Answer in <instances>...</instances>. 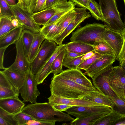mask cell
<instances>
[{
  "instance_id": "6da1fadb",
  "label": "cell",
  "mask_w": 125,
  "mask_h": 125,
  "mask_svg": "<svg viewBox=\"0 0 125 125\" xmlns=\"http://www.w3.org/2000/svg\"><path fill=\"white\" fill-rule=\"evenodd\" d=\"M51 94L68 98L81 99L97 90L86 87L68 79L61 73L53 76L50 85Z\"/></svg>"
},
{
  "instance_id": "7a4b0ae2",
  "label": "cell",
  "mask_w": 125,
  "mask_h": 125,
  "mask_svg": "<svg viewBox=\"0 0 125 125\" xmlns=\"http://www.w3.org/2000/svg\"><path fill=\"white\" fill-rule=\"evenodd\" d=\"M21 112L31 116L35 120L54 122H68L74 119L68 113L55 110L49 102L29 104Z\"/></svg>"
},
{
  "instance_id": "3957f363",
  "label": "cell",
  "mask_w": 125,
  "mask_h": 125,
  "mask_svg": "<svg viewBox=\"0 0 125 125\" xmlns=\"http://www.w3.org/2000/svg\"><path fill=\"white\" fill-rule=\"evenodd\" d=\"M106 28L121 32L125 28L117 7L116 0H98Z\"/></svg>"
},
{
  "instance_id": "277c9868",
  "label": "cell",
  "mask_w": 125,
  "mask_h": 125,
  "mask_svg": "<svg viewBox=\"0 0 125 125\" xmlns=\"http://www.w3.org/2000/svg\"><path fill=\"white\" fill-rule=\"evenodd\" d=\"M106 28L104 24L95 22L87 24L73 32L70 40L71 42H81L93 45L95 42L104 41L103 35Z\"/></svg>"
},
{
  "instance_id": "5b68a950",
  "label": "cell",
  "mask_w": 125,
  "mask_h": 125,
  "mask_svg": "<svg viewBox=\"0 0 125 125\" xmlns=\"http://www.w3.org/2000/svg\"><path fill=\"white\" fill-rule=\"evenodd\" d=\"M58 47L54 41L45 39L41 44L36 56L30 62V68L32 74H36L41 70Z\"/></svg>"
},
{
  "instance_id": "8992f818",
  "label": "cell",
  "mask_w": 125,
  "mask_h": 125,
  "mask_svg": "<svg viewBox=\"0 0 125 125\" xmlns=\"http://www.w3.org/2000/svg\"><path fill=\"white\" fill-rule=\"evenodd\" d=\"M37 85L36 75L32 74L29 67L25 73L23 85L19 90L23 102H29L31 104L36 102L37 97L40 94Z\"/></svg>"
},
{
  "instance_id": "52a82bcc",
  "label": "cell",
  "mask_w": 125,
  "mask_h": 125,
  "mask_svg": "<svg viewBox=\"0 0 125 125\" xmlns=\"http://www.w3.org/2000/svg\"><path fill=\"white\" fill-rule=\"evenodd\" d=\"M108 82L111 89L120 98L125 99L123 92L125 89V73L121 65L112 68L109 76Z\"/></svg>"
},
{
  "instance_id": "ba28073f",
  "label": "cell",
  "mask_w": 125,
  "mask_h": 125,
  "mask_svg": "<svg viewBox=\"0 0 125 125\" xmlns=\"http://www.w3.org/2000/svg\"><path fill=\"white\" fill-rule=\"evenodd\" d=\"M87 9L75 8V15L69 25L61 34L54 37L52 41L58 45H60L64 39L71 33L80 23L86 19L90 17L91 15L87 11Z\"/></svg>"
},
{
  "instance_id": "9c48e42d",
  "label": "cell",
  "mask_w": 125,
  "mask_h": 125,
  "mask_svg": "<svg viewBox=\"0 0 125 125\" xmlns=\"http://www.w3.org/2000/svg\"><path fill=\"white\" fill-rule=\"evenodd\" d=\"M15 17L24 29L37 33L40 32V25L36 23L32 17V14L16 5L10 6Z\"/></svg>"
},
{
  "instance_id": "30bf717a",
  "label": "cell",
  "mask_w": 125,
  "mask_h": 125,
  "mask_svg": "<svg viewBox=\"0 0 125 125\" xmlns=\"http://www.w3.org/2000/svg\"><path fill=\"white\" fill-rule=\"evenodd\" d=\"M111 108L106 106H73L65 112L76 118H84L93 114L107 111H112Z\"/></svg>"
},
{
  "instance_id": "8fae6325",
  "label": "cell",
  "mask_w": 125,
  "mask_h": 125,
  "mask_svg": "<svg viewBox=\"0 0 125 125\" xmlns=\"http://www.w3.org/2000/svg\"><path fill=\"white\" fill-rule=\"evenodd\" d=\"M116 57L115 54L102 55L85 71V73L93 78L100 73L112 67Z\"/></svg>"
},
{
  "instance_id": "7c38bea8",
  "label": "cell",
  "mask_w": 125,
  "mask_h": 125,
  "mask_svg": "<svg viewBox=\"0 0 125 125\" xmlns=\"http://www.w3.org/2000/svg\"><path fill=\"white\" fill-rule=\"evenodd\" d=\"M112 67L100 73L92 78L94 86L101 93L111 98L118 97L111 89L108 82L109 75Z\"/></svg>"
},
{
  "instance_id": "4fadbf2b",
  "label": "cell",
  "mask_w": 125,
  "mask_h": 125,
  "mask_svg": "<svg viewBox=\"0 0 125 125\" xmlns=\"http://www.w3.org/2000/svg\"><path fill=\"white\" fill-rule=\"evenodd\" d=\"M14 44L16 47V57L14 62L9 67L25 73L30 67V63L25 54L21 39L20 38Z\"/></svg>"
},
{
  "instance_id": "5bb4252c",
  "label": "cell",
  "mask_w": 125,
  "mask_h": 125,
  "mask_svg": "<svg viewBox=\"0 0 125 125\" xmlns=\"http://www.w3.org/2000/svg\"><path fill=\"white\" fill-rule=\"evenodd\" d=\"M103 39L112 48L117 57L121 51L123 43L122 33L106 28L103 33Z\"/></svg>"
},
{
  "instance_id": "9a60e30c",
  "label": "cell",
  "mask_w": 125,
  "mask_h": 125,
  "mask_svg": "<svg viewBox=\"0 0 125 125\" xmlns=\"http://www.w3.org/2000/svg\"><path fill=\"white\" fill-rule=\"evenodd\" d=\"M49 103L52 105L56 104H64L72 106H104L83 98H68L51 94L47 98Z\"/></svg>"
},
{
  "instance_id": "2e32d148",
  "label": "cell",
  "mask_w": 125,
  "mask_h": 125,
  "mask_svg": "<svg viewBox=\"0 0 125 125\" xmlns=\"http://www.w3.org/2000/svg\"><path fill=\"white\" fill-rule=\"evenodd\" d=\"M60 73L68 79L84 86L89 88H95L90 80L80 70L68 69L63 70Z\"/></svg>"
},
{
  "instance_id": "e0dca14e",
  "label": "cell",
  "mask_w": 125,
  "mask_h": 125,
  "mask_svg": "<svg viewBox=\"0 0 125 125\" xmlns=\"http://www.w3.org/2000/svg\"><path fill=\"white\" fill-rule=\"evenodd\" d=\"M75 5L74 2L69 0L55 4L45 9L53 8L56 11L51 19L44 25H49L55 22L62 16L74 10Z\"/></svg>"
},
{
  "instance_id": "ac0fdd59",
  "label": "cell",
  "mask_w": 125,
  "mask_h": 125,
  "mask_svg": "<svg viewBox=\"0 0 125 125\" xmlns=\"http://www.w3.org/2000/svg\"><path fill=\"white\" fill-rule=\"evenodd\" d=\"M24 106L18 96L0 99V107L14 115L21 112Z\"/></svg>"
},
{
  "instance_id": "d6986e66",
  "label": "cell",
  "mask_w": 125,
  "mask_h": 125,
  "mask_svg": "<svg viewBox=\"0 0 125 125\" xmlns=\"http://www.w3.org/2000/svg\"><path fill=\"white\" fill-rule=\"evenodd\" d=\"M66 48L65 44L58 46L53 55L44 66L41 70L35 75L38 85L42 83L48 75L52 73V64L58 54Z\"/></svg>"
},
{
  "instance_id": "ffe728a7",
  "label": "cell",
  "mask_w": 125,
  "mask_h": 125,
  "mask_svg": "<svg viewBox=\"0 0 125 125\" xmlns=\"http://www.w3.org/2000/svg\"><path fill=\"white\" fill-rule=\"evenodd\" d=\"M17 89L19 90L23 85L26 73H23L9 67L2 71Z\"/></svg>"
},
{
  "instance_id": "44dd1931",
  "label": "cell",
  "mask_w": 125,
  "mask_h": 125,
  "mask_svg": "<svg viewBox=\"0 0 125 125\" xmlns=\"http://www.w3.org/2000/svg\"><path fill=\"white\" fill-rule=\"evenodd\" d=\"M24 29L22 25L19 26L0 37V48H7L15 43L20 38Z\"/></svg>"
},
{
  "instance_id": "7402d4cb",
  "label": "cell",
  "mask_w": 125,
  "mask_h": 125,
  "mask_svg": "<svg viewBox=\"0 0 125 125\" xmlns=\"http://www.w3.org/2000/svg\"><path fill=\"white\" fill-rule=\"evenodd\" d=\"M83 98L103 105L109 106L111 108L115 104L110 97L101 93L98 90L90 92Z\"/></svg>"
},
{
  "instance_id": "603a6c76",
  "label": "cell",
  "mask_w": 125,
  "mask_h": 125,
  "mask_svg": "<svg viewBox=\"0 0 125 125\" xmlns=\"http://www.w3.org/2000/svg\"><path fill=\"white\" fill-rule=\"evenodd\" d=\"M65 45L67 51L82 54L94 51L92 44L83 42L71 41Z\"/></svg>"
},
{
  "instance_id": "cb8c5ba5",
  "label": "cell",
  "mask_w": 125,
  "mask_h": 125,
  "mask_svg": "<svg viewBox=\"0 0 125 125\" xmlns=\"http://www.w3.org/2000/svg\"><path fill=\"white\" fill-rule=\"evenodd\" d=\"M112 111H107L93 114L84 118H77L71 121V125H94L98 119Z\"/></svg>"
},
{
  "instance_id": "d4e9b609",
  "label": "cell",
  "mask_w": 125,
  "mask_h": 125,
  "mask_svg": "<svg viewBox=\"0 0 125 125\" xmlns=\"http://www.w3.org/2000/svg\"><path fill=\"white\" fill-rule=\"evenodd\" d=\"M55 11V10L53 8L45 9L34 13L32 17L36 23L43 25L51 19Z\"/></svg>"
},
{
  "instance_id": "484cf974",
  "label": "cell",
  "mask_w": 125,
  "mask_h": 125,
  "mask_svg": "<svg viewBox=\"0 0 125 125\" xmlns=\"http://www.w3.org/2000/svg\"><path fill=\"white\" fill-rule=\"evenodd\" d=\"M45 39L44 36L40 32L35 33L34 38L27 56L30 63L36 56L39 50L40 46Z\"/></svg>"
},
{
  "instance_id": "4316f807",
  "label": "cell",
  "mask_w": 125,
  "mask_h": 125,
  "mask_svg": "<svg viewBox=\"0 0 125 125\" xmlns=\"http://www.w3.org/2000/svg\"><path fill=\"white\" fill-rule=\"evenodd\" d=\"M35 33L29 30L24 29L22 31L21 39L26 56H27L34 38Z\"/></svg>"
},
{
  "instance_id": "83f0119b",
  "label": "cell",
  "mask_w": 125,
  "mask_h": 125,
  "mask_svg": "<svg viewBox=\"0 0 125 125\" xmlns=\"http://www.w3.org/2000/svg\"><path fill=\"white\" fill-rule=\"evenodd\" d=\"M93 45L95 52L102 55L115 54L112 48L104 41L95 42Z\"/></svg>"
},
{
  "instance_id": "f1b7e54d",
  "label": "cell",
  "mask_w": 125,
  "mask_h": 125,
  "mask_svg": "<svg viewBox=\"0 0 125 125\" xmlns=\"http://www.w3.org/2000/svg\"><path fill=\"white\" fill-rule=\"evenodd\" d=\"M66 48L62 51L54 60L51 65L52 73L53 76L61 73L63 72L62 62L64 56L67 52Z\"/></svg>"
},
{
  "instance_id": "f546056e",
  "label": "cell",
  "mask_w": 125,
  "mask_h": 125,
  "mask_svg": "<svg viewBox=\"0 0 125 125\" xmlns=\"http://www.w3.org/2000/svg\"><path fill=\"white\" fill-rule=\"evenodd\" d=\"M88 10L92 17L97 20L104 21V18L100 6L95 0H89Z\"/></svg>"
},
{
  "instance_id": "4dcf8cb0",
  "label": "cell",
  "mask_w": 125,
  "mask_h": 125,
  "mask_svg": "<svg viewBox=\"0 0 125 125\" xmlns=\"http://www.w3.org/2000/svg\"><path fill=\"white\" fill-rule=\"evenodd\" d=\"M122 116L113 111L98 120L94 125H113Z\"/></svg>"
},
{
  "instance_id": "1f68e13d",
  "label": "cell",
  "mask_w": 125,
  "mask_h": 125,
  "mask_svg": "<svg viewBox=\"0 0 125 125\" xmlns=\"http://www.w3.org/2000/svg\"><path fill=\"white\" fill-rule=\"evenodd\" d=\"M13 18L6 17H0V37L16 27L12 22V19Z\"/></svg>"
},
{
  "instance_id": "d6a6232c",
  "label": "cell",
  "mask_w": 125,
  "mask_h": 125,
  "mask_svg": "<svg viewBox=\"0 0 125 125\" xmlns=\"http://www.w3.org/2000/svg\"><path fill=\"white\" fill-rule=\"evenodd\" d=\"M111 98L115 104L111 108L112 111L123 116H125V99H121L119 97Z\"/></svg>"
},
{
  "instance_id": "836d02e7",
  "label": "cell",
  "mask_w": 125,
  "mask_h": 125,
  "mask_svg": "<svg viewBox=\"0 0 125 125\" xmlns=\"http://www.w3.org/2000/svg\"><path fill=\"white\" fill-rule=\"evenodd\" d=\"M0 17H6L10 18H15L10 5L5 0H0Z\"/></svg>"
},
{
  "instance_id": "e575fe53",
  "label": "cell",
  "mask_w": 125,
  "mask_h": 125,
  "mask_svg": "<svg viewBox=\"0 0 125 125\" xmlns=\"http://www.w3.org/2000/svg\"><path fill=\"white\" fill-rule=\"evenodd\" d=\"M75 15V12L74 9L70 12L67 17L60 25L54 37L61 34L64 31L72 20Z\"/></svg>"
},
{
  "instance_id": "d590c367",
  "label": "cell",
  "mask_w": 125,
  "mask_h": 125,
  "mask_svg": "<svg viewBox=\"0 0 125 125\" xmlns=\"http://www.w3.org/2000/svg\"><path fill=\"white\" fill-rule=\"evenodd\" d=\"M19 90H14L0 86V99L18 96Z\"/></svg>"
},
{
  "instance_id": "8d00e7d4",
  "label": "cell",
  "mask_w": 125,
  "mask_h": 125,
  "mask_svg": "<svg viewBox=\"0 0 125 125\" xmlns=\"http://www.w3.org/2000/svg\"><path fill=\"white\" fill-rule=\"evenodd\" d=\"M35 4L34 0H19L15 5L33 14Z\"/></svg>"
},
{
  "instance_id": "74e56055",
  "label": "cell",
  "mask_w": 125,
  "mask_h": 125,
  "mask_svg": "<svg viewBox=\"0 0 125 125\" xmlns=\"http://www.w3.org/2000/svg\"><path fill=\"white\" fill-rule=\"evenodd\" d=\"M102 55L97 52L91 58L84 61L77 67V69L86 71Z\"/></svg>"
},
{
  "instance_id": "f35d334b",
  "label": "cell",
  "mask_w": 125,
  "mask_h": 125,
  "mask_svg": "<svg viewBox=\"0 0 125 125\" xmlns=\"http://www.w3.org/2000/svg\"><path fill=\"white\" fill-rule=\"evenodd\" d=\"M14 117L18 125H26L29 121L35 120L31 116L21 112L14 115Z\"/></svg>"
},
{
  "instance_id": "ab89813d",
  "label": "cell",
  "mask_w": 125,
  "mask_h": 125,
  "mask_svg": "<svg viewBox=\"0 0 125 125\" xmlns=\"http://www.w3.org/2000/svg\"><path fill=\"white\" fill-rule=\"evenodd\" d=\"M14 115L0 107V117L4 119L9 125H18Z\"/></svg>"
},
{
  "instance_id": "60d3db41",
  "label": "cell",
  "mask_w": 125,
  "mask_h": 125,
  "mask_svg": "<svg viewBox=\"0 0 125 125\" xmlns=\"http://www.w3.org/2000/svg\"><path fill=\"white\" fill-rule=\"evenodd\" d=\"M0 86L14 90L18 89L14 86L1 71H0Z\"/></svg>"
},
{
  "instance_id": "b9f144b4",
  "label": "cell",
  "mask_w": 125,
  "mask_h": 125,
  "mask_svg": "<svg viewBox=\"0 0 125 125\" xmlns=\"http://www.w3.org/2000/svg\"><path fill=\"white\" fill-rule=\"evenodd\" d=\"M84 55H83L73 59L64 64L63 66L70 69H77L78 66L84 61L81 59L82 58Z\"/></svg>"
},
{
  "instance_id": "7bdbcfd3",
  "label": "cell",
  "mask_w": 125,
  "mask_h": 125,
  "mask_svg": "<svg viewBox=\"0 0 125 125\" xmlns=\"http://www.w3.org/2000/svg\"><path fill=\"white\" fill-rule=\"evenodd\" d=\"M121 33L123 38V43L121 51L116 59L120 64L125 62V28Z\"/></svg>"
},
{
  "instance_id": "ee69618b",
  "label": "cell",
  "mask_w": 125,
  "mask_h": 125,
  "mask_svg": "<svg viewBox=\"0 0 125 125\" xmlns=\"http://www.w3.org/2000/svg\"><path fill=\"white\" fill-rule=\"evenodd\" d=\"M84 54L67 51L65 54L63 60L62 65L73 59Z\"/></svg>"
},
{
  "instance_id": "f6af8a7d",
  "label": "cell",
  "mask_w": 125,
  "mask_h": 125,
  "mask_svg": "<svg viewBox=\"0 0 125 125\" xmlns=\"http://www.w3.org/2000/svg\"><path fill=\"white\" fill-rule=\"evenodd\" d=\"M46 0H36L33 11L34 13L43 10L45 8Z\"/></svg>"
},
{
  "instance_id": "bcb514c9",
  "label": "cell",
  "mask_w": 125,
  "mask_h": 125,
  "mask_svg": "<svg viewBox=\"0 0 125 125\" xmlns=\"http://www.w3.org/2000/svg\"><path fill=\"white\" fill-rule=\"evenodd\" d=\"M55 123L54 122L32 120L29 121L26 125H54Z\"/></svg>"
},
{
  "instance_id": "7dc6e473",
  "label": "cell",
  "mask_w": 125,
  "mask_h": 125,
  "mask_svg": "<svg viewBox=\"0 0 125 125\" xmlns=\"http://www.w3.org/2000/svg\"><path fill=\"white\" fill-rule=\"evenodd\" d=\"M74 2L76 5L82 8H88V4L89 0H70Z\"/></svg>"
},
{
  "instance_id": "c3c4849f",
  "label": "cell",
  "mask_w": 125,
  "mask_h": 125,
  "mask_svg": "<svg viewBox=\"0 0 125 125\" xmlns=\"http://www.w3.org/2000/svg\"><path fill=\"white\" fill-rule=\"evenodd\" d=\"M54 109L60 111H65L69 108L73 106L64 104H56L52 105Z\"/></svg>"
},
{
  "instance_id": "681fc988",
  "label": "cell",
  "mask_w": 125,
  "mask_h": 125,
  "mask_svg": "<svg viewBox=\"0 0 125 125\" xmlns=\"http://www.w3.org/2000/svg\"><path fill=\"white\" fill-rule=\"evenodd\" d=\"M67 1V0H46L45 7L43 10L55 4L60 2Z\"/></svg>"
},
{
  "instance_id": "f907efd6",
  "label": "cell",
  "mask_w": 125,
  "mask_h": 125,
  "mask_svg": "<svg viewBox=\"0 0 125 125\" xmlns=\"http://www.w3.org/2000/svg\"><path fill=\"white\" fill-rule=\"evenodd\" d=\"M7 48H0V69H5V68L3 65V61L4 54Z\"/></svg>"
},
{
  "instance_id": "816d5d0a",
  "label": "cell",
  "mask_w": 125,
  "mask_h": 125,
  "mask_svg": "<svg viewBox=\"0 0 125 125\" xmlns=\"http://www.w3.org/2000/svg\"><path fill=\"white\" fill-rule=\"evenodd\" d=\"M94 51L89 52L84 55L81 58V59L84 61L88 59L93 56L95 54Z\"/></svg>"
},
{
  "instance_id": "f5cc1de1",
  "label": "cell",
  "mask_w": 125,
  "mask_h": 125,
  "mask_svg": "<svg viewBox=\"0 0 125 125\" xmlns=\"http://www.w3.org/2000/svg\"><path fill=\"white\" fill-rule=\"evenodd\" d=\"M113 125H125V116H122Z\"/></svg>"
},
{
  "instance_id": "db71d44e",
  "label": "cell",
  "mask_w": 125,
  "mask_h": 125,
  "mask_svg": "<svg viewBox=\"0 0 125 125\" xmlns=\"http://www.w3.org/2000/svg\"><path fill=\"white\" fill-rule=\"evenodd\" d=\"M10 6L15 5L16 4L15 0H5Z\"/></svg>"
},
{
  "instance_id": "11a10c76",
  "label": "cell",
  "mask_w": 125,
  "mask_h": 125,
  "mask_svg": "<svg viewBox=\"0 0 125 125\" xmlns=\"http://www.w3.org/2000/svg\"><path fill=\"white\" fill-rule=\"evenodd\" d=\"M0 125H9L4 119L0 117Z\"/></svg>"
},
{
  "instance_id": "9f6ffc18",
  "label": "cell",
  "mask_w": 125,
  "mask_h": 125,
  "mask_svg": "<svg viewBox=\"0 0 125 125\" xmlns=\"http://www.w3.org/2000/svg\"><path fill=\"white\" fill-rule=\"evenodd\" d=\"M120 65L122 67L125 73V62L122 63L120 64Z\"/></svg>"
},
{
  "instance_id": "6f0895ef",
  "label": "cell",
  "mask_w": 125,
  "mask_h": 125,
  "mask_svg": "<svg viewBox=\"0 0 125 125\" xmlns=\"http://www.w3.org/2000/svg\"><path fill=\"white\" fill-rule=\"evenodd\" d=\"M123 92H124V96L125 97V89L124 90Z\"/></svg>"
},
{
  "instance_id": "680465c9",
  "label": "cell",
  "mask_w": 125,
  "mask_h": 125,
  "mask_svg": "<svg viewBox=\"0 0 125 125\" xmlns=\"http://www.w3.org/2000/svg\"><path fill=\"white\" fill-rule=\"evenodd\" d=\"M125 7V3H124ZM124 23L125 24V21H124Z\"/></svg>"
},
{
  "instance_id": "91938a15",
  "label": "cell",
  "mask_w": 125,
  "mask_h": 125,
  "mask_svg": "<svg viewBox=\"0 0 125 125\" xmlns=\"http://www.w3.org/2000/svg\"><path fill=\"white\" fill-rule=\"evenodd\" d=\"M123 0L124 1V3H125V0Z\"/></svg>"
},
{
  "instance_id": "94428289",
  "label": "cell",
  "mask_w": 125,
  "mask_h": 125,
  "mask_svg": "<svg viewBox=\"0 0 125 125\" xmlns=\"http://www.w3.org/2000/svg\"><path fill=\"white\" fill-rule=\"evenodd\" d=\"M34 1H36V0H34Z\"/></svg>"
},
{
  "instance_id": "6125c7cd",
  "label": "cell",
  "mask_w": 125,
  "mask_h": 125,
  "mask_svg": "<svg viewBox=\"0 0 125 125\" xmlns=\"http://www.w3.org/2000/svg\"><path fill=\"white\" fill-rule=\"evenodd\" d=\"M18 0V1H19V0Z\"/></svg>"
}]
</instances>
